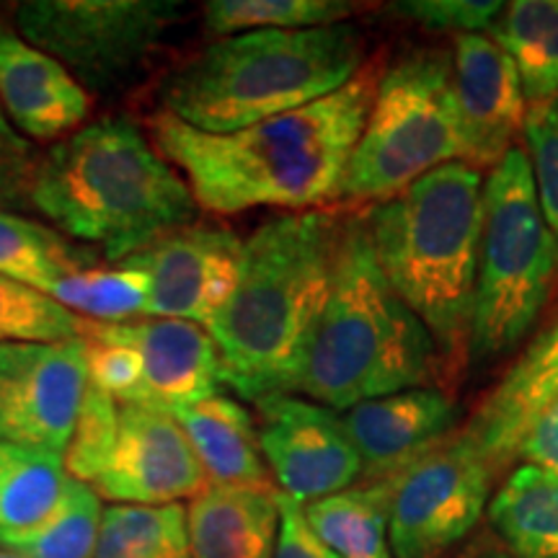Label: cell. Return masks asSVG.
I'll return each mask as SVG.
<instances>
[{"mask_svg":"<svg viewBox=\"0 0 558 558\" xmlns=\"http://www.w3.org/2000/svg\"><path fill=\"white\" fill-rule=\"evenodd\" d=\"M378 78L365 65L337 94L226 135L194 130L160 109L148 120V137L207 213L326 209L339 199Z\"/></svg>","mask_w":558,"mask_h":558,"instance_id":"1","label":"cell"},{"mask_svg":"<svg viewBox=\"0 0 558 558\" xmlns=\"http://www.w3.org/2000/svg\"><path fill=\"white\" fill-rule=\"evenodd\" d=\"M344 220L331 209L282 213L243 241L233 295L207 326L222 383L241 399L292 393L331 292Z\"/></svg>","mask_w":558,"mask_h":558,"instance_id":"2","label":"cell"},{"mask_svg":"<svg viewBox=\"0 0 558 558\" xmlns=\"http://www.w3.org/2000/svg\"><path fill=\"white\" fill-rule=\"evenodd\" d=\"M32 207L114 264L192 226L199 213L181 173L120 117L86 124L41 156Z\"/></svg>","mask_w":558,"mask_h":558,"instance_id":"3","label":"cell"},{"mask_svg":"<svg viewBox=\"0 0 558 558\" xmlns=\"http://www.w3.org/2000/svg\"><path fill=\"white\" fill-rule=\"evenodd\" d=\"M442 367L427 326L380 271L365 213L347 215L331 292L292 393L341 414L362 401L429 388Z\"/></svg>","mask_w":558,"mask_h":558,"instance_id":"4","label":"cell"},{"mask_svg":"<svg viewBox=\"0 0 558 558\" xmlns=\"http://www.w3.org/2000/svg\"><path fill=\"white\" fill-rule=\"evenodd\" d=\"M484 186V171L456 160L365 209L380 271L452 373L469 362Z\"/></svg>","mask_w":558,"mask_h":558,"instance_id":"5","label":"cell"},{"mask_svg":"<svg viewBox=\"0 0 558 558\" xmlns=\"http://www.w3.org/2000/svg\"><path fill=\"white\" fill-rule=\"evenodd\" d=\"M362 68L365 37L352 24L233 34L181 62L160 101L190 128L226 135L326 99Z\"/></svg>","mask_w":558,"mask_h":558,"instance_id":"6","label":"cell"},{"mask_svg":"<svg viewBox=\"0 0 558 558\" xmlns=\"http://www.w3.org/2000/svg\"><path fill=\"white\" fill-rule=\"evenodd\" d=\"M558 288V241L535 197L527 153L514 145L484 186L469 360L512 354Z\"/></svg>","mask_w":558,"mask_h":558,"instance_id":"7","label":"cell"},{"mask_svg":"<svg viewBox=\"0 0 558 558\" xmlns=\"http://www.w3.org/2000/svg\"><path fill=\"white\" fill-rule=\"evenodd\" d=\"M463 156V132L452 94V54L414 50L378 78L337 202L380 205Z\"/></svg>","mask_w":558,"mask_h":558,"instance_id":"8","label":"cell"},{"mask_svg":"<svg viewBox=\"0 0 558 558\" xmlns=\"http://www.w3.org/2000/svg\"><path fill=\"white\" fill-rule=\"evenodd\" d=\"M181 16L179 0H26L16 32L83 88L111 90L148 65Z\"/></svg>","mask_w":558,"mask_h":558,"instance_id":"9","label":"cell"},{"mask_svg":"<svg viewBox=\"0 0 558 558\" xmlns=\"http://www.w3.org/2000/svg\"><path fill=\"white\" fill-rule=\"evenodd\" d=\"M499 473L463 432L393 478L388 512L396 558H442L478 525Z\"/></svg>","mask_w":558,"mask_h":558,"instance_id":"10","label":"cell"},{"mask_svg":"<svg viewBox=\"0 0 558 558\" xmlns=\"http://www.w3.org/2000/svg\"><path fill=\"white\" fill-rule=\"evenodd\" d=\"M262 456L277 492L308 507L362 481V460L337 411L295 393L256 401Z\"/></svg>","mask_w":558,"mask_h":558,"instance_id":"11","label":"cell"},{"mask_svg":"<svg viewBox=\"0 0 558 558\" xmlns=\"http://www.w3.org/2000/svg\"><path fill=\"white\" fill-rule=\"evenodd\" d=\"M86 388L78 341L0 344V439L62 456Z\"/></svg>","mask_w":558,"mask_h":558,"instance_id":"12","label":"cell"},{"mask_svg":"<svg viewBox=\"0 0 558 558\" xmlns=\"http://www.w3.org/2000/svg\"><path fill=\"white\" fill-rule=\"evenodd\" d=\"M243 241L222 226L192 222L120 262L150 282L145 318L209 326L239 282Z\"/></svg>","mask_w":558,"mask_h":558,"instance_id":"13","label":"cell"},{"mask_svg":"<svg viewBox=\"0 0 558 558\" xmlns=\"http://www.w3.org/2000/svg\"><path fill=\"white\" fill-rule=\"evenodd\" d=\"M90 488L111 505H181L205 492L207 476L173 414L120 403V437Z\"/></svg>","mask_w":558,"mask_h":558,"instance_id":"14","label":"cell"},{"mask_svg":"<svg viewBox=\"0 0 558 558\" xmlns=\"http://www.w3.org/2000/svg\"><path fill=\"white\" fill-rule=\"evenodd\" d=\"M456 94L465 163L492 171L522 135L527 101L518 68L488 34H465L452 45Z\"/></svg>","mask_w":558,"mask_h":558,"instance_id":"15","label":"cell"},{"mask_svg":"<svg viewBox=\"0 0 558 558\" xmlns=\"http://www.w3.org/2000/svg\"><path fill=\"white\" fill-rule=\"evenodd\" d=\"M362 481H393L458 432L460 407L442 388H409L341 411Z\"/></svg>","mask_w":558,"mask_h":558,"instance_id":"16","label":"cell"},{"mask_svg":"<svg viewBox=\"0 0 558 558\" xmlns=\"http://www.w3.org/2000/svg\"><path fill=\"white\" fill-rule=\"evenodd\" d=\"M81 326L135 349L143 362L140 407L173 414L220 393V352L207 326L179 318H137L128 324L81 318Z\"/></svg>","mask_w":558,"mask_h":558,"instance_id":"17","label":"cell"},{"mask_svg":"<svg viewBox=\"0 0 558 558\" xmlns=\"http://www.w3.org/2000/svg\"><path fill=\"white\" fill-rule=\"evenodd\" d=\"M0 109L26 140L60 143L88 120L90 96L58 60L0 24Z\"/></svg>","mask_w":558,"mask_h":558,"instance_id":"18","label":"cell"},{"mask_svg":"<svg viewBox=\"0 0 558 558\" xmlns=\"http://www.w3.org/2000/svg\"><path fill=\"white\" fill-rule=\"evenodd\" d=\"M558 396V318L522 349L481 401L463 435L492 469L501 473L518 458V445L533 418Z\"/></svg>","mask_w":558,"mask_h":558,"instance_id":"19","label":"cell"},{"mask_svg":"<svg viewBox=\"0 0 558 558\" xmlns=\"http://www.w3.org/2000/svg\"><path fill=\"white\" fill-rule=\"evenodd\" d=\"M190 437L194 456L207 476V486H235L277 492L262 456L259 429L248 409L230 396L209 399L173 411Z\"/></svg>","mask_w":558,"mask_h":558,"instance_id":"20","label":"cell"},{"mask_svg":"<svg viewBox=\"0 0 558 558\" xmlns=\"http://www.w3.org/2000/svg\"><path fill=\"white\" fill-rule=\"evenodd\" d=\"M192 558H275L279 492L207 486L186 507Z\"/></svg>","mask_w":558,"mask_h":558,"instance_id":"21","label":"cell"},{"mask_svg":"<svg viewBox=\"0 0 558 558\" xmlns=\"http://www.w3.org/2000/svg\"><path fill=\"white\" fill-rule=\"evenodd\" d=\"M486 518L514 558H558V476L520 463L494 492Z\"/></svg>","mask_w":558,"mask_h":558,"instance_id":"22","label":"cell"},{"mask_svg":"<svg viewBox=\"0 0 558 558\" xmlns=\"http://www.w3.org/2000/svg\"><path fill=\"white\" fill-rule=\"evenodd\" d=\"M518 68L527 109L558 101V0H514L488 29Z\"/></svg>","mask_w":558,"mask_h":558,"instance_id":"23","label":"cell"},{"mask_svg":"<svg viewBox=\"0 0 558 558\" xmlns=\"http://www.w3.org/2000/svg\"><path fill=\"white\" fill-rule=\"evenodd\" d=\"M68 481L58 452L0 439V543L45 525L65 497Z\"/></svg>","mask_w":558,"mask_h":558,"instance_id":"24","label":"cell"},{"mask_svg":"<svg viewBox=\"0 0 558 558\" xmlns=\"http://www.w3.org/2000/svg\"><path fill=\"white\" fill-rule=\"evenodd\" d=\"M393 481L352 486L303 507L305 522L339 558H396L388 512Z\"/></svg>","mask_w":558,"mask_h":558,"instance_id":"25","label":"cell"},{"mask_svg":"<svg viewBox=\"0 0 558 558\" xmlns=\"http://www.w3.org/2000/svg\"><path fill=\"white\" fill-rule=\"evenodd\" d=\"M94 248H75L54 228L24 215L0 209V275L39 292H50L60 279L94 267Z\"/></svg>","mask_w":558,"mask_h":558,"instance_id":"26","label":"cell"},{"mask_svg":"<svg viewBox=\"0 0 558 558\" xmlns=\"http://www.w3.org/2000/svg\"><path fill=\"white\" fill-rule=\"evenodd\" d=\"M96 558H192L186 507H107Z\"/></svg>","mask_w":558,"mask_h":558,"instance_id":"27","label":"cell"},{"mask_svg":"<svg viewBox=\"0 0 558 558\" xmlns=\"http://www.w3.org/2000/svg\"><path fill=\"white\" fill-rule=\"evenodd\" d=\"M62 308L78 318L101 324H128L145 316L150 282L143 271L130 267H86L60 279L47 292Z\"/></svg>","mask_w":558,"mask_h":558,"instance_id":"28","label":"cell"},{"mask_svg":"<svg viewBox=\"0 0 558 558\" xmlns=\"http://www.w3.org/2000/svg\"><path fill=\"white\" fill-rule=\"evenodd\" d=\"M354 9L347 0H209L205 26L220 39L264 29H318L347 24Z\"/></svg>","mask_w":558,"mask_h":558,"instance_id":"29","label":"cell"},{"mask_svg":"<svg viewBox=\"0 0 558 558\" xmlns=\"http://www.w3.org/2000/svg\"><path fill=\"white\" fill-rule=\"evenodd\" d=\"M101 497L88 484L70 478L65 497L45 525L29 535L0 543L24 558H96L101 535Z\"/></svg>","mask_w":558,"mask_h":558,"instance_id":"30","label":"cell"},{"mask_svg":"<svg viewBox=\"0 0 558 558\" xmlns=\"http://www.w3.org/2000/svg\"><path fill=\"white\" fill-rule=\"evenodd\" d=\"M78 320L45 292L0 275V344L78 341Z\"/></svg>","mask_w":558,"mask_h":558,"instance_id":"31","label":"cell"},{"mask_svg":"<svg viewBox=\"0 0 558 558\" xmlns=\"http://www.w3.org/2000/svg\"><path fill=\"white\" fill-rule=\"evenodd\" d=\"M117 437H120V403L88 383L73 435L62 452L68 476L94 486V481L109 465Z\"/></svg>","mask_w":558,"mask_h":558,"instance_id":"32","label":"cell"},{"mask_svg":"<svg viewBox=\"0 0 558 558\" xmlns=\"http://www.w3.org/2000/svg\"><path fill=\"white\" fill-rule=\"evenodd\" d=\"M78 344L90 386L101 388L117 403H143V362L137 352L120 341L90 333L78 320Z\"/></svg>","mask_w":558,"mask_h":558,"instance_id":"33","label":"cell"},{"mask_svg":"<svg viewBox=\"0 0 558 558\" xmlns=\"http://www.w3.org/2000/svg\"><path fill=\"white\" fill-rule=\"evenodd\" d=\"M525 153L533 173L535 197L550 233L558 241V109L556 104L530 107L525 117Z\"/></svg>","mask_w":558,"mask_h":558,"instance_id":"34","label":"cell"},{"mask_svg":"<svg viewBox=\"0 0 558 558\" xmlns=\"http://www.w3.org/2000/svg\"><path fill=\"white\" fill-rule=\"evenodd\" d=\"M501 9L505 3H494V0H401L390 5V13L427 32L456 34L458 39L465 34H484L492 29Z\"/></svg>","mask_w":558,"mask_h":558,"instance_id":"35","label":"cell"},{"mask_svg":"<svg viewBox=\"0 0 558 558\" xmlns=\"http://www.w3.org/2000/svg\"><path fill=\"white\" fill-rule=\"evenodd\" d=\"M39 150L9 122L0 109V209L32 207V184L39 169Z\"/></svg>","mask_w":558,"mask_h":558,"instance_id":"36","label":"cell"},{"mask_svg":"<svg viewBox=\"0 0 558 558\" xmlns=\"http://www.w3.org/2000/svg\"><path fill=\"white\" fill-rule=\"evenodd\" d=\"M275 558H339L313 533L305 522L303 507L284 494H279V535Z\"/></svg>","mask_w":558,"mask_h":558,"instance_id":"37","label":"cell"},{"mask_svg":"<svg viewBox=\"0 0 558 558\" xmlns=\"http://www.w3.org/2000/svg\"><path fill=\"white\" fill-rule=\"evenodd\" d=\"M514 463L538 465L558 476V396L533 418L525 437L520 439Z\"/></svg>","mask_w":558,"mask_h":558,"instance_id":"38","label":"cell"},{"mask_svg":"<svg viewBox=\"0 0 558 558\" xmlns=\"http://www.w3.org/2000/svg\"><path fill=\"white\" fill-rule=\"evenodd\" d=\"M463 558H514V556L507 554L499 543H478V546H473Z\"/></svg>","mask_w":558,"mask_h":558,"instance_id":"39","label":"cell"},{"mask_svg":"<svg viewBox=\"0 0 558 558\" xmlns=\"http://www.w3.org/2000/svg\"><path fill=\"white\" fill-rule=\"evenodd\" d=\"M0 558H24V556L13 554V550H5V548H0Z\"/></svg>","mask_w":558,"mask_h":558,"instance_id":"40","label":"cell"},{"mask_svg":"<svg viewBox=\"0 0 558 558\" xmlns=\"http://www.w3.org/2000/svg\"><path fill=\"white\" fill-rule=\"evenodd\" d=\"M554 104H556V109H558V101H554Z\"/></svg>","mask_w":558,"mask_h":558,"instance_id":"41","label":"cell"}]
</instances>
